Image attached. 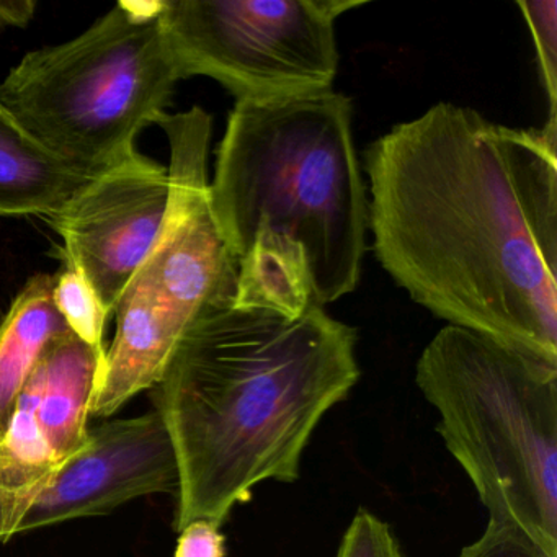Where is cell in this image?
<instances>
[{
    "instance_id": "cell-3",
    "label": "cell",
    "mask_w": 557,
    "mask_h": 557,
    "mask_svg": "<svg viewBox=\"0 0 557 557\" xmlns=\"http://www.w3.org/2000/svg\"><path fill=\"white\" fill-rule=\"evenodd\" d=\"M351 100L335 90L236 102L216 152L210 205L236 263L257 237L298 247L315 305L358 286L370 198L355 149Z\"/></svg>"
},
{
    "instance_id": "cell-15",
    "label": "cell",
    "mask_w": 557,
    "mask_h": 557,
    "mask_svg": "<svg viewBox=\"0 0 557 557\" xmlns=\"http://www.w3.org/2000/svg\"><path fill=\"white\" fill-rule=\"evenodd\" d=\"M337 557H404L389 527L367 510H360L342 537Z\"/></svg>"
},
{
    "instance_id": "cell-1",
    "label": "cell",
    "mask_w": 557,
    "mask_h": 557,
    "mask_svg": "<svg viewBox=\"0 0 557 557\" xmlns=\"http://www.w3.org/2000/svg\"><path fill=\"white\" fill-rule=\"evenodd\" d=\"M557 132L440 102L368 146L374 253L448 325L557 364Z\"/></svg>"
},
{
    "instance_id": "cell-13",
    "label": "cell",
    "mask_w": 557,
    "mask_h": 557,
    "mask_svg": "<svg viewBox=\"0 0 557 557\" xmlns=\"http://www.w3.org/2000/svg\"><path fill=\"white\" fill-rule=\"evenodd\" d=\"M53 301L76 337L97 350H107L103 334L110 315L86 276L64 267L54 275Z\"/></svg>"
},
{
    "instance_id": "cell-5",
    "label": "cell",
    "mask_w": 557,
    "mask_h": 557,
    "mask_svg": "<svg viewBox=\"0 0 557 557\" xmlns=\"http://www.w3.org/2000/svg\"><path fill=\"white\" fill-rule=\"evenodd\" d=\"M162 2H119L79 37L25 54L0 84V102L83 174L122 164L182 81Z\"/></svg>"
},
{
    "instance_id": "cell-2",
    "label": "cell",
    "mask_w": 557,
    "mask_h": 557,
    "mask_svg": "<svg viewBox=\"0 0 557 557\" xmlns=\"http://www.w3.org/2000/svg\"><path fill=\"white\" fill-rule=\"evenodd\" d=\"M357 342L319 305L295 319L223 305L195 321L152 387L177 456L178 533L221 528L262 482L298 481L322 417L360 380Z\"/></svg>"
},
{
    "instance_id": "cell-11",
    "label": "cell",
    "mask_w": 557,
    "mask_h": 557,
    "mask_svg": "<svg viewBox=\"0 0 557 557\" xmlns=\"http://www.w3.org/2000/svg\"><path fill=\"white\" fill-rule=\"evenodd\" d=\"M92 178L48 151L0 102V216H48Z\"/></svg>"
},
{
    "instance_id": "cell-14",
    "label": "cell",
    "mask_w": 557,
    "mask_h": 557,
    "mask_svg": "<svg viewBox=\"0 0 557 557\" xmlns=\"http://www.w3.org/2000/svg\"><path fill=\"white\" fill-rule=\"evenodd\" d=\"M517 5L533 37L541 79L549 102V120L544 126L557 132V2L536 0L517 2Z\"/></svg>"
},
{
    "instance_id": "cell-6",
    "label": "cell",
    "mask_w": 557,
    "mask_h": 557,
    "mask_svg": "<svg viewBox=\"0 0 557 557\" xmlns=\"http://www.w3.org/2000/svg\"><path fill=\"white\" fill-rule=\"evenodd\" d=\"M171 148L168 213L151 252L120 296L92 417H110L161 381L188 329L208 309L233 305L237 263L210 205L211 116L200 107L164 115Z\"/></svg>"
},
{
    "instance_id": "cell-12",
    "label": "cell",
    "mask_w": 557,
    "mask_h": 557,
    "mask_svg": "<svg viewBox=\"0 0 557 557\" xmlns=\"http://www.w3.org/2000/svg\"><path fill=\"white\" fill-rule=\"evenodd\" d=\"M54 276H32L0 322V440L48 348L73 334L53 301Z\"/></svg>"
},
{
    "instance_id": "cell-17",
    "label": "cell",
    "mask_w": 557,
    "mask_h": 557,
    "mask_svg": "<svg viewBox=\"0 0 557 557\" xmlns=\"http://www.w3.org/2000/svg\"><path fill=\"white\" fill-rule=\"evenodd\" d=\"M175 557H224V536L210 521L198 520L181 531Z\"/></svg>"
},
{
    "instance_id": "cell-9",
    "label": "cell",
    "mask_w": 557,
    "mask_h": 557,
    "mask_svg": "<svg viewBox=\"0 0 557 557\" xmlns=\"http://www.w3.org/2000/svg\"><path fill=\"white\" fill-rule=\"evenodd\" d=\"M169 194L168 169L136 152L44 216L64 267L86 276L109 315L158 240Z\"/></svg>"
},
{
    "instance_id": "cell-8",
    "label": "cell",
    "mask_w": 557,
    "mask_h": 557,
    "mask_svg": "<svg viewBox=\"0 0 557 557\" xmlns=\"http://www.w3.org/2000/svg\"><path fill=\"white\" fill-rule=\"evenodd\" d=\"M107 350L74 334L54 342L25 384L0 440V543H9L41 492L89 443Z\"/></svg>"
},
{
    "instance_id": "cell-10",
    "label": "cell",
    "mask_w": 557,
    "mask_h": 557,
    "mask_svg": "<svg viewBox=\"0 0 557 557\" xmlns=\"http://www.w3.org/2000/svg\"><path fill=\"white\" fill-rule=\"evenodd\" d=\"M177 492V456L158 410L112 420L90 429L86 448L41 492L18 533L103 517L135 498Z\"/></svg>"
},
{
    "instance_id": "cell-18",
    "label": "cell",
    "mask_w": 557,
    "mask_h": 557,
    "mask_svg": "<svg viewBox=\"0 0 557 557\" xmlns=\"http://www.w3.org/2000/svg\"><path fill=\"white\" fill-rule=\"evenodd\" d=\"M37 4L32 0L0 2V27H25L34 18Z\"/></svg>"
},
{
    "instance_id": "cell-7",
    "label": "cell",
    "mask_w": 557,
    "mask_h": 557,
    "mask_svg": "<svg viewBox=\"0 0 557 557\" xmlns=\"http://www.w3.org/2000/svg\"><path fill=\"white\" fill-rule=\"evenodd\" d=\"M358 0H164L162 24L182 79L210 77L236 102L334 90L335 24Z\"/></svg>"
},
{
    "instance_id": "cell-16",
    "label": "cell",
    "mask_w": 557,
    "mask_h": 557,
    "mask_svg": "<svg viewBox=\"0 0 557 557\" xmlns=\"http://www.w3.org/2000/svg\"><path fill=\"white\" fill-rule=\"evenodd\" d=\"M458 557H550L527 533L507 523L488 520L484 533L466 546Z\"/></svg>"
},
{
    "instance_id": "cell-4",
    "label": "cell",
    "mask_w": 557,
    "mask_h": 557,
    "mask_svg": "<svg viewBox=\"0 0 557 557\" xmlns=\"http://www.w3.org/2000/svg\"><path fill=\"white\" fill-rule=\"evenodd\" d=\"M416 383L488 520L557 557V364L446 325L423 348Z\"/></svg>"
}]
</instances>
